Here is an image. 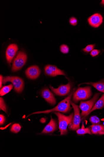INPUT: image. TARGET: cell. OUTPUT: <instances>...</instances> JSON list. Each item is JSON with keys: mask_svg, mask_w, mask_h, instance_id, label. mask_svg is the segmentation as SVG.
<instances>
[{"mask_svg": "<svg viewBox=\"0 0 104 157\" xmlns=\"http://www.w3.org/2000/svg\"><path fill=\"white\" fill-rule=\"evenodd\" d=\"M27 59V55L25 53L20 52L14 60L12 71L15 72L21 69L25 64Z\"/></svg>", "mask_w": 104, "mask_h": 157, "instance_id": "8992f818", "label": "cell"}, {"mask_svg": "<svg viewBox=\"0 0 104 157\" xmlns=\"http://www.w3.org/2000/svg\"><path fill=\"white\" fill-rule=\"evenodd\" d=\"M77 133L79 135L87 134H92L91 132V128L90 127L84 128L83 124L82 128L81 129H78L77 131Z\"/></svg>", "mask_w": 104, "mask_h": 157, "instance_id": "d6986e66", "label": "cell"}, {"mask_svg": "<svg viewBox=\"0 0 104 157\" xmlns=\"http://www.w3.org/2000/svg\"><path fill=\"white\" fill-rule=\"evenodd\" d=\"M69 23L72 26H75L77 25L78 23V21L77 18L72 17L69 20Z\"/></svg>", "mask_w": 104, "mask_h": 157, "instance_id": "d4e9b609", "label": "cell"}, {"mask_svg": "<svg viewBox=\"0 0 104 157\" xmlns=\"http://www.w3.org/2000/svg\"><path fill=\"white\" fill-rule=\"evenodd\" d=\"M95 44H91L88 45L87 46L84 48L83 49V51L85 53H89L91 52L93 50L95 47Z\"/></svg>", "mask_w": 104, "mask_h": 157, "instance_id": "7402d4cb", "label": "cell"}, {"mask_svg": "<svg viewBox=\"0 0 104 157\" xmlns=\"http://www.w3.org/2000/svg\"><path fill=\"white\" fill-rule=\"evenodd\" d=\"M100 93H96L91 99L87 102H81L79 106V108L82 110L81 116L83 119L87 116L92 109L93 108L96 103L97 100L99 98Z\"/></svg>", "mask_w": 104, "mask_h": 157, "instance_id": "3957f363", "label": "cell"}, {"mask_svg": "<svg viewBox=\"0 0 104 157\" xmlns=\"http://www.w3.org/2000/svg\"><path fill=\"white\" fill-rule=\"evenodd\" d=\"M61 52L63 54H67L69 51V48L67 45L62 44L60 47Z\"/></svg>", "mask_w": 104, "mask_h": 157, "instance_id": "603a6c76", "label": "cell"}, {"mask_svg": "<svg viewBox=\"0 0 104 157\" xmlns=\"http://www.w3.org/2000/svg\"><path fill=\"white\" fill-rule=\"evenodd\" d=\"M11 82L14 87L15 91L17 93H21L24 87V82L22 78L17 76H7L3 78V84Z\"/></svg>", "mask_w": 104, "mask_h": 157, "instance_id": "5b68a950", "label": "cell"}, {"mask_svg": "<svg viewBox=\"0 0 104 157\" xmlns=\"http://www.w3.org/2000/svg\"><path fill=\"white\" fill-rule=\"evenodd\" d=\"M42 97L47 102L53 105L56 103V99L53 94L48 88H45L42 93Z\"/></svg>", "mask_w": 104, "mask_h": 157, "instance_id": "4fadbf2b", "label": "cell"}, {"mask_svg": "<svg viewBox=\"0 0 104 157\" xmlns=\"http://www.w3.org/2000/svg\"><path fill=\"white\" fill-rule=\"evenodd\" d=\"M0 104H1V109L3 110L5 113H7V107L6 105L4 100L2 98H0Z\"/></svg>", "mask_w": 104, "mask_h": 157, "instance_id": "cb8c5ba5", "label": "cell"}, {"mask_svg": "<svg viewBox=\"0 0 104 157\" xmlns=\"http://www.w3.org/2000/svg\"><path fill=\"white\" fill-rule=\"evenodd\" d=\"M71 84L69 82L66 85H61L58 88H55L50 86L51 90L55 94L60 96H65L70 93L71 88Z\"/></svg>", "mask_w": 104, "mask_h": 157, "instance_id": "9c48e42d", "label": "cell"}, {"mask_svg": "<svg viewBox=\"0 0 104 157\" xmlns=\"http://www.w3.org/2000/svg\"><path fill=\"white\" fill-rule=\"evenodd\" d=\"M18 50V46L15 44H10L7 48L6 53V57L7 62L10 66Z\"/></svg>", "mask_w": 104, "mask_h": 157, "instance_id": "30bf717a", "label": "cell"}, {"mask_svg": "<svg viewBox=\"0 0 104 157\" xmlns=\"http://www.w3.org/2000/svg\"><path fill=\"white\" fill-rule=\"evenodd\" d=\"M75 91H76V89L74 88L67 98L61 101L54 108L45 111L35 112L29 115L28 117L33 114L42 113L48 114L54 112H60L65 113L68 112L71 109L70 104L71 98L72 95Z\"/></svg>", "mask_w": 104, "mask_h": 157, "instance_id": "6da1fadb", "label": "cell"}, {"mask_svg": "<svg viewBox=\"0 0 104 157\" xmlns=\"http://www.w3.org/2000/svg\"><path fill=\"white\" fill-rule=\"evenodd\" d=\"M14 86L13 84H10L9 85L3 87L1 89V92H0L1 96H4V95L9 93L13 89Z\"/></svg>", "mask_w": 104, "mask_h": 157, "instance_id": "ac0fdd59", "label": "cell"}, {"mask_svg": "<svg viewBox=\"0 0 104 157\" xmlns=\"http://www.w3.org/2000/svg\"><path fill=\"white\" fill-rule=\"evenodd\" d=\"M92 134L104 135V126L100 124L93 125L90 126Z\"/></svg>", "mask_w": 104, "mask_h": 157, "instance_id": "9a60e30c", "label": "cell"}, {"mask_svg": "<svg viewBox=\"0 0 104 157\" xmlns=\"http://www.w3.org/2000/svg\"><path fill=\"white\" fill-rule=\"evenodd\" d=\"M41 71L39 67L36 65L31 66L25 71L27 77L31 80H35L39 76Z\"/></svg>", "mask_w": 104, "mask_h": 157, "instance_id": "8fae6325", "label": "cell"}, {"mask_svg": "<svg viewBox=\"0 0 104 157\" xmlns=\"http://www.w3.org/2000/svg\"><path fill=\"white\" fill-rule=\"evenodd\" d=\"M5 120V117L4 116L2 115H0V124L1 125L4 124Z\"/></svg>", "mask_w": 104, "mask_h": 157, "instance_id": "4316f807", "label": "cell"}, {"mask_svg": "<svg viewBox=\"0 0 104 157\" xmlns=\"http://www.w3.org/2000/svg\"><path fill=\"white\" fill-rule=\"evenodd\" d=\"M90 121L93 125H94L100 124L101 123L100 119L96 116H91L90 119Z\"/></svg>", "mask_w": 104, "mask_h": 157, "instance_id": "ffe728a7", "label": "cell"}, {"mask_svg": "<svg viewBox=\"0 0 104 157\" xmlns=\"http://www.w3.org/2000/svg\"><path fill=\"white\" fill-rule=\"evenodd\" d=\"M21 128V126L19 124H15L12 126L11 131L14 133H18L20 131Z\"/></svg>", "mask_w": 104, "mask_h": 157, "instance_id": "44dd1931", "label": "cell"}, {"mask_svg": "<svg viewBox=\"0 0 104 157\" xmlns=\"http://www.w3.org/2000/svg\"><path fill=\"white\" fill-rule=\"evenodd\" d=\"M84 83L93 86L98 91L104 93V79L96 83Z\"/></svg>", "mask_w": 104, "mask_h": 157, "instance_id": "2e32d148", "label": "cell"}, {"mask_svg": "<svg viewBox=\"0 0 104 157\" xmlns=\"http://www.w3.org/2000/svg\"><path fill=\"white\" fill-rule=\"evenodd\" d=\"M45 72L46 74L51 77L59 75H66L65 72L57 68L56 66L53 65H46L45 68Z\"/></svg>", "mask_w": 104, "mask_h": 157, "instance_id": "ba28073f", "label": "cell"}, {"mask_svg": "<svg viewBox=\"0 0 104 157\" xmlns=\"http://www.w3.org/2000/svg\"><path fill=\"white\" fill-rule=\"evenodd\" d=\"M100 52V50L97 49H94L91 52L90 55L92 57H95L99 55Z\"/></svg>", "mask_w": 104, "mask_h": 157, "instance_id": "484cf974", "label": "cell"}, {"mask_svg": "<svg viewBox=\"0 0 104 157\" xmlns=\"http://www.w3.org/2000/svg\"><path fill=\"white\" fill-rule=\"evenodd\" d=\"M54 113L57 116L58 119L61 135H65L67 133L68 126L72 123L74 114L72 113L69 116H66L56 112H54Z\"/></svg>", "mask_w": 104, "mask_h": 157, "instance_id": "7a4b0ae2", "label": "cell"}, {"mask_svg": "<svg viewBox=\"0 0 104 157\" xmlns=\"http://www.w3.org/2000/svg\"><path fill=\"white\" fill-rule=\"evenodd\" d=\"M74 111V115L72 124L70 126L71 130L73 131L77 130L80 128L81 117L80 110L78 106L72 102H71Z\"/></svg>", "mask_w": 104, "mask_h": 157, "instance_id": "52a82bcc", "label": "cell"}, {"mask_svg": "<svg viewBox=\"0 0 104 157\" xmlns=\"http://www.w3.org/2000/svg\"><path fill=\"white\" fill-rule=\"evenodd\" d=\"M88 21L90 25L94 28L99 27L103 22V18L99 13L92 15L88 19Z\"/></svg>", "mask_w": 104, "mask_h": 157, "instance_id": "7c38bea8", "label": "cell"}, {"mask_svg": "<svg viewBox=\"0 0 104 157\" xmlns=\"http://www.w3.org/2000/svg\"><path fill=\"white\" fill-rule=\"evenodd\" d=\"M57 128L56 121L51 117V120L48 125L46 126L41 133H48L53 132Z\"/></svg>", "mask_w": 104, "mask_h": 157, "instance_id": "5bb4252c", "label": "cell"}, {"mask_svg": "<svg viewBox=\"0 0 104 157\" xmlns=\"http://www.w3.org/2000/svg\"><path fill=\"white\" fill-rule=\"evenodd\" d=\"M3 77L2 75L0 76V88H1L2 86V83H3Z\"/></svg>", "mask_w": 104, "mask_h": 157, "instance_id": "83f0119b", "label": "cell"}, {"mask_svg": "<svg viewBox=\"0 0 104 157\" xmlns=\"http://www.w3.org/2000/svg\"><path fill=\"white\" fill-rule=\"evenodd\" d=\"M101 4L102 5H104V0H103V1H102Z\"/></svg>", "mask_w": 104, "mask_h": 157, "instance_id": "f1b7e54d", "label": "cell"}, {"mask_svg": "<svg viewBox=\"0 0 104 157\" xmlns=\"http://www.w3.org/2000/svg\"><path fill=\"white\" fill-rule=\"evenodd\" d=\"M104 107V94L102 95V96L100 99L98 100L95 103L93 108L92 109L90 112L87 115V116L90 114L92 112L94 111L99 109H101Z\"/></svg>", "mask_w": 104, "mask_h": 157, "instance_id": "e0dca14e", "label": "cell"}, {"mask_svg": "<svg viewBox=\"0 0 104 157\" xmlns=\"http://www.w3.org/2000/svg\"><path fill=\"white\" fill-rule=\"evenodd\" d=\"M92 95L91 88L90 86L79 88L73 94V100L77 103L81 100H84L90 98Z\"/></svg>", "mask_w": 104, "mask_h": 157, "instance_id": "277c9868", "label": "cell"}]
</instances>
